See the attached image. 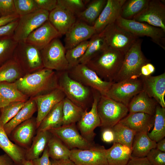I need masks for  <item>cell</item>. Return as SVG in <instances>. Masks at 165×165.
I'll list each match as a JSON object with an SVG mask.
<instances>
[{"mask_svg": "<svg viewBox=\"0 0 165 165\" xmlns=\"http://www.w3.org/2000/svg\"><path fill=\"white\" fill-rule=\"evenodd\" d=\"M14 82L18 90L29 98L59 88L57 72L45 68L25 74Z\"/></svg>", "mask_w": 165, "mask_h": 165, "instance_id": "1", "label": "cell"}, {"mask_svg": "<svg viewBox=\"0 0 165 165\" xmlns=\"http://www.w3.org/2000/svg\"><path fill=\"white\" fill-rule=\"evenodd\" d=\"M125 54L108 47L86 64L102 80L113 82L121 66Z\"/></svg>", "mask_w": 165, "mask_h": 165, "instance_id": "2", "label": "cell"}, {"mask_svg": "<svg viewBox=\"0 0 165 165\" xmlns=\"http://www.w3.org/2000/svg\"><path fill=\"white\" fill-rule=\"evenodd\" d=\"M57 72L59 88L65 97L84 110L91 107L94 100L93 90L72 79L67 71Z\"/></svg>", "mask_w": 165, "mask_h": 165, "instance_id": "3", "label": "cell"}, {"mask_svg": "<svg viewBox=\"0 0 165 165\" xmlns=\"http://www.w3.org/2000/svg\"><path fill=\"white\" fill-rule=\"evenodd\" d=\"M142 41L138 38L125 54L121 68L113 82L140 77L141 67L149 62L142 51Z\"/></svg>", "mask_w": 165, "mask_h": 165, "instance_id": "4", "label": "cell"}, {"mask_svg": "<svg viewBox=\"0 0 165 165\" xmlns=\"http://www.w3.org/2000/svg\"><path fill=\"white\" fill-rule=\"evenodd\" d=\"M97 108L102 129L113 127L129 112L127 106L104 95H101Z\"/></svg>", "mask_w": 165, "mask_h": 165, "instance_id": "5", "label": "cell"}, {"mask_svg": "<svg viewBox=\"0 0 165 165\" xmlns=\"http://www.w3.org/2000/svg\"><path fill=\"white\" fill-rule=\"evenodd\" d=\"M25 74L44 68L40 50L25 42H18L12 57Z\"/></svg>", "mask_w": 165, "mask_h": 165, "instance_id": "6", "label": "cell"}, {"mask_svg": "<svg viewBox=\"0 0 165 165\" xmlns=\"http://www.w3.org/2000/svg\"><path fill=\"white\" fill-rule=\"evenodd\" d=\"M67 71L72 79L97 91L101 95L106 96L113 83L102 80L85 64L79 63Z\"/></svg>", "mask_w": 165, "mask_h": 165, "instance_id": "7", "label": "cell"}, {"mask_svg": "<svg viewBox=\"0 0 165 165\" xmlns=\"http://www.w3.org/2000/svg\"><path fill=\"white\" fill-rule=\"evenodd\" d=\"M100 33L108 47L124 54L139 38L119 26L116 22L107 26Z\"/></svg>", "mask_w": 165, "mask_h": 165, "instance_id": "8", "label": "cell"}, {"mask_svg": "<svg viewBox=\"0 0 165 165\" xmlns=\"http://www.w3.org/2000/svg\"><path fill=\"white\" fill-rule=\"evenodd\" d=\"M119 26L138 37L147 36L152 41L165 50V32L162 29L147 23L126 20L119 16L116 21Z\"/></svg>", "mask_w": 165, "mask_h": 165, "instance_id": "9", "label": "cell"}, {"mask_svg": "<svg viewBox=\"0 0 165 165\" xmlns=\"http://www.w3.org/2000/svg\"><path fill=\"white\" fill-rule=\"evenodd\" d=\"M66 51L58 38L53 39L40 50L44 67L57 72L68 70L69 65L66 57Z\"/></svg>", "mask_w": 165, "mask_h": 165, "instance_id": "10", "label": "cell"}, {"mask_svg": "<svg viewBox=\"0 0 165 165\" xmlns=\"http://www.w3.org/2000/svg\"><path fill=\"white\" fill-rule=\"evenodd\" d=\"M142 91V83L140 77L113 82L106 96L127 107L132 99Z\"/></svg>", "mask_w": 165, "mask_h": 165, "instance_id": "11", "label": "cell"}, {"mask_svg": "<svg viewBox=\"0 0 165 165\" xmlns=\"http://www.w3.org/2000/svg\"><path fill=\"white\" fill-rule=\"evenodd\" d=\"M49 12L39 9L31 13L20 16L13 36L18 42H25L34 30L48 20Z\"/></svg>", "mask_w": 165, "mask_h": 165, "instance_id": "12", "label": "cell"}, {"mask_svg": "<svg viewBox=\"0 0 165 165\" xmlns=\"http://www.w3.org/2000/svg\"><path fill=\"white\" fill-rule=\"evenodd\" d=\"M49 131L70 150L89 149L96 145L94 141L86 139L79 133L76 124L62 125Z\"/></svg>", "mask_w": 165, "mask_h": 165, "instance_id": "13", "label": "cell"}, {"mask_svg": "<svg viewBox=\"0 0 165 165\" xmlns=\"http://www.w3.org/2000/svg\"><path fill=\"white\" fill-rule=\"evenodd\" d=\"M94 100L90 110H84L82 116L77 123V128L81 135L87 140L94 141L96 135L95 129L101 126V121L97 111V106L100 94L93 90Z\"/></svg>", "mask_w": 165, "mask_h": 165, "instance_id": "14", "label": "cell"}, {"mask_svg": "<svg viewBox=\"0 0 165 165\" xmlns=\"http://www.w3.org/2000/svg\"><path fill=\"white\" fill-rule=\"evenodd\" d=\"M104 146L96 144L90 148L71 150L69 159L76 165H108Z\"/></svg>", "mask_w": 165, "mask_h": 165, "instance_id": "15", "label": "cell"}, {"mask_svg": "<svg viewBox=\"0 0 165 165\" xmlns=\"http://www.w3.org/2000/svg\"><path fill=\"white\" fill-rule=\"evenodd\" d=\"M133 20L160 28L165 32L164 4L159 0H149L145 8Z\"/></svg>", "mask_w": 165, "mask_h": 165, "instance_id": "16", "label": "cell"}, {"mask_svg": "<svg viewBox=\"0 0 165 165\" xmlns=\"http://www.w3.org/2000/svg\"><path fill=\"white\" fill-rule=\"evenodd\" d=\"M37 129L36 118L32 117L16 127L9 138L16 145L27 149L32 143Z\"/></svg>", "mask_w": 165, "mask_h": 165, "instance_id": "17", "label": "cell"}, {"mask_svg": "<svg viewBox=\"0 0 165 165\" xmlns=\"http://www.w3.org/2000/svg\"><path fill=\"white\" fill-rule=\"evenodd\" d=\"M96 33L93 26L77 19L65 35V48L66 50L72 48L81 42L88 40Z\"/></svg>", "mask_w": 165, "mask_h": 165, "instance_id": "18", "label": "cell"}, {"mask_svg": "<svg viewBox=\"0 0 165 165\" xmlns=\"http://www.w3.org/2000/svg\"><path fill=\"white\" fill-rule=\"evenodd\" d=\"M65 97L63 92L59 88H57L47 94L32 98L37 107V114L36 118L37 128L52 108Z\"/></svg>", "mask_w": 165, "mask_h": 165, "instance_id": "19", "label": "cell"}, {"mask_svg": "<svg viewBox=\"0 0 165 165\" xmlns=\"http://www.w3.org/2000/svg\"><path fill=\"white\" fill-rule=\"evenodd\" d=\"M140 78L143 91L162 107L165 108V73L155 76L141 75Z\"/></svg>", "mask_w": 165, "mask_h": 165, "instance_id": "20", "label": "cell"}, {"mask_svg": "<svg viewBox=\"0 0 165 165\" xmlns=\"http://www.w3.org/2000/svg\"><path fill=\"white\" fill-rule=\"evenodd\" d=\"M61 36V35L48 20L32 31L25 42L40 50L53 39Z\"/></svg>", "mask_w": 165, "mask_h": 165, "instance_id": "21", "label": "cell"}, {"mask_svg": "<svg viewBox=\"0 0 165 165\" xmlns=\"http://www.w3.org/2000/svg\"><path fill=\"white\" fill-rule=\"evenodd\" d=\"M126 0H107L106 3L93 26L96 33L114 23L120 16L121 9Z\"/></svg>", "mask_w": 165, "mask_h": 165, "instance_id": "22", "label": "cell"}, {"mask_svg": "<svg viewBox=\"0 0 165 165\" xmlns=\"http://www.w3.org/2000/svg\"><path fill=\"white\" fill-rule=\"evenodd\" d=\"M76 16L61 6L49 13L48 20L62 36L65 35L75 22Z\"/></svg>", "mask_w": 165, "mask_h": 165, "instance_id": "23", "label": "cell"}, {"mask_svg": "<svg viewBox=\"0 0 165 165\" xmlns=\"http://www.w3.org/2000/svg\"><path fill=\"white\" fill-rule=\"evenodd\" d=\"M154 116L142 112L129 113L119 123L136 133L149 131L152 128Z\"/></svg>", "mask_w": 165, "mask_h": 165, "instance_id": "24", "label": "cell"}, {"mask_svg": "<svg viewBox=\"0 0 165 165\" xmlns=\"http://www.w3.org/2000/svg\"><path fill=\"white\" fill-rule=\"evenodd\" d=\"M0 148L12 159L14 165H23L26 149L12 141L0 123Z\"/></svg>", "mask_w": 165, "mask_h": 165, "instance_id": "25", "label": "cell"}, {"mask_svg": "<svg viewBox=\"0 0 165 165\" xmlns=\"http://www.w3.org/2000/svg\"><path fill=\"white\" fill-rule=\"evenodd\" d=\"M158 104L155 100L142 91L132 99L127 108L129 113L142 112L154 116Z\"/></svg>", "mask_w": 165, "mask_h": 165, "instance_id": "26", "label": "cell"}, {"mask_svg": "<svg viewBox=\"0 0 165 165\" xmlns=\"http://www.w3.org/2000/svg\"><path fill=\"white\" fill-rule=\"evenodd\" d=\"M37 111V107L35 100L32 98H29L15 116L4 126V130L9 137L16 127L32 118Z\"/></svg>", "mask_w": 165, "mask_h": 165, "instance_id": "27", "label": "cell"}, {"mask_svg": "<svg viewBox=\"0 0 165 165\" xmlns=\"http://www.w3.org/2000/svg\"><path fill=\"white\" fill-rule=\"evenodd\" d=\"M52 136L49 131H37L30 146L25 150V160L32 161L39 158L47 146Z\"/></svg>", "mask_w": 165, "mask_h": 165, "instance_id": "28", "label": "cell"}, {"mask_svg": "<svg viewBox=\"0 0 165 165\" xmlns=\"http://www.w3.org/2000/svg\"><path fill=\"white\" fill-rule=\"evenodd\" d=\"M156 142L149 137L147 132L136 133L132 144L131 156L146 157L152 149L156 148Z\"/></svg>", "mask_w": 165, "mask_h": 165, "instance_id": "29", "label": "cell"}, {"mask_svg": "<svg viewBox=\"0 0 165 165\" xmlns=\"http://www.w3.org/2000/svg\"><path fill=\"white\" fill-rule=\"evenodd\" d=\"M29 99L18 90L15 82L0 83V109L13 102H26Z\"/></svg>", "mask_w": 165, "mask_h": 165, "instance_id": "30", "label": "cell"}, {"mask_svg": "<svg viewBox=\"0 0 165 165\" xmlns=\"http://www.w3.org/2000/svg\"><path fill=\"white\" fill-rule=\"evenodd\" d=\"M132 149L119 143H113L106 149V155L108 165H127L131 157Z\"/></svg>", "mask_w": 165, "mask_h": 165, "instance_id": "31", "label": "cell"}, {"mask_svg": "<svg viewBox=\"0 0 165 165\" xmlns=\"http://www.w3.org/2000/svg\"><path fill=\"white\" fill-rule=\"evenodd\" d=\"M85 9L76 16L77 19L93 26L102 11L107 0H93L87 2Z\"/></svg>", "mask_w": 165, "mask_h": 165, "instance_id": "32", "label": "cell"}, {"mask_svg": "<svg viewBox=\"0 0 165 165\" xmlns=\"http://www.w3.org/2000/svg\"><path fill=\"white\" fill-rule=\"evenodd\" d=\"M62 101L57 104L44 117L37 131L47 130L59 127L62 125Z\"/></svg>", "mask_w": 165, "mask_h": 165, "instance_id": "33", "label": "cell"}, {"mask_svg": "<svg viewBox=\"0 0 165 165\" xmlns=\"http://www.w3.org/2000/svg\"><path fill=\"white\" fill-rule=\"evenodd\" d=\"M25 74L12 57L0 66V83L14 82Z\"/></svg>", "mask_w": 165, "mask_h": 165, "instance_id": "34", "label": "cell"}, {"mask_svg": "<svg viewBox=\"0 0 165 165\" xmlns=\"http://www.w3.org/2000/svg\"><path fill=\"white\" fill-rule=\"evenodd\" d=\"M108 47L101 34H94L90 39L86 51L79 63L86 64L91 58Z\"/></svg>", "mask_w": 165, "mask_h": 165, "instance_id": "35", "label": "cell"}, {"mask_svg": "<svg viewBox=\"0 0 165 165\" xmlns=\"http://www.w3.org/2000/svg\"><path fill=\"white\" fill-rule=\"evenodd\" d=\"M62 125L76 124L81 118L84 110L66 97L62 100Z\"/></svg>", "mask_w": 165, "mask_h": 165, "instance_id": "36", "label": "cell"}, {"mask_svg": "<svg viewBox=\"0 0 165 165\" xmlns=\"http://www.w3.org/2000/svg\"><path fill=\"white\" fill-rule=\"evenodd\" d=\"M149 137L156 143L165 137V108L158 104L154 115V122L152 130L148 133Z\"/></svg>", "mask_w": 165, "mask_h": 165, "instance_id": "37", "label": "cell"}, {"mask_svg": "<svg viewBox=\"0 0 165 165\" xmlns=\"http://www.w3.org/2000/svg\"><path fill=\"white\" fill-rule=\"evenodd\" d=\"M149 0H126L122 7L120 16L133 20L147 7Z\"/></svg>", "mask_w": 165, "mask_h": 165, "instance_id": "38", "label": "cell"}, {"mask_svg": "<svg viewBox=\"0 0 165 165\" xmlns=\"http://www.w3.org/2000/svg\"><path fill=\"white\" fill-rule=\"evenodd\" d=\"M47 147L50 157L52 160L69 159L71 150L56 137L52 135Z\"/></svg>", "mask_w": 165, "mask_h": 165, "instance_id": "39", "label": "cell"}, {"mask_svg": "<svg viewBox=\"0 0 165 165\" xmlns=\"http://www.w3.org/2000/svg\"><path fill=\"white\" fill-rule=\"evenodd\" d=\"M112 128L115 135L114 143H120L131 149L133 140L136 132L119 123Z\"/></svg>", "mask_w": 165, "mask_h": 165, "instance_id": "40", "label": "cell"}, {"mask_svg": "<svg viewBox=\"0 0 165 165\" xmlns=\"http://www.w3.org/2000/svg\"><path fill=\"white\" fill-rule=\"evenodd\" d=\"M18 43L13 36L0 37V66L12 58Z\"/></svg>", "mask_w": 165, "mask_h": 165, "instance_id": "41", "label": "cell"}, {"mask_svg": "<svg viewBox=\"0 0 165 165\" xmlns=\"http://www.w3.org/2000/svg\"><path fill=\"white\" fill-rule=\"evenodd\" d=\"M89 43V40L83 42L74 47L67 50L66 57L70 69L79 64V61L84 54Z\"/></svg>", "mask_w": 165, "mask_h": 165, "instance_id": "42", "label": "cell"}, {"mask_svg": "<svg viewBox=\"0 0 165 165\" xmlns=\"http://www.w3.org/2000/svg\"><path fill=\"white\" fill-rule=\"evenodd\" d=\"M26 102L12 103L0 109V123L3 126L13 119Z\"/></svg>", "mask_w": 165, "mask_h": 165, "instance_id": "43", "label": "cell"}, {"mask_svg": "<svg viewBox=\"0 0 165 165\" xmlns=\"http://www.w3.org/2000/svg\"><path fill=\"white\" fill-rule=\"evenodd\" d=\"M16 14L25 15L39 9L35 0H13Z\"/></svg>", "mask_w": 165, "mask_h": 165, "instance_id": "44", "label": "cell"}, {"mask_svg": "<svg viewBox=\"0 0 165 165\" xmlns=\"http://www.w3.org/2000/svg\"><path fill=\"white\" fill-rule=\"evenodd\" d=\"M57 6L63 7L75 16L86 7L82 0H57Z\"/></svg>", "mask_w": 165, "mask_h": 165, "instance_id": "45", "label": "cell"}, {"mask_svg": "<svg viewBox=\"0 0 165 165\" xmlns=\"http://www.w3.org/2000/svg\"><path fill=\"white\" fill-rule=\"evenodd\" d=\"M146 157L152 165H165V152L156 148L152 149Z\"/></svg>", "mask_w": 165, "mask_h": 165, "instance_id": "46", "label": "cell"}, {"mask_svg": "<svg viewBox=\"0 0 165 165\" xmlns=\"http://www.w3.org/2000/svg\"><path fill=\"white\" fill-rule=\"evenodd\" d=\"M16 14L13 0H0L1 16Z\"/></svg>", "mask_w": 165, "mask_h": 165, "instance_id": "47", "label": "cell"}, {"mask_svg": "<svg viewBox=\"0 0 165 165\" xmlns=\"http://www.w3.org/2000/svg\"><path fill=\"white\" fill-rule=\"evenodd\" d=\"M18 19L6 25L0 27V37L13 36L18 24Z\"/></svg>", "mask_w": 165, "mask_h": 165, "instance_id": "48", "label": "cell"}, {"mask_svg": "<svg viewBox=\"0 0 165 165\" xmlns=\"http://www.w3.org/2000/svg\"><path fill=\"white\" fill-rule=\"evenodd\" d=\"M39 9L50 12L57 6V0H35Z\"/></svg>", "mask_w": 165, "mask_h": 165, "instance_id": "49", "label": "cell"}, {"mask_svg": "<svg viewBox=\"0 0 165 165\" xmlns=\"http://www.w3.org/2000/svg\"><path fill=\"white\" fill-rule=\"evenodd\" d=\"M47 146L40 157L31 161L33 165H52Z\"/></svg>", "mask_w": 165, "mask_h": 165, "instance_id": "50", "label": "cell"}, {"mask_svg": "<svg viewBox=\"0 0 165 165\" xmlns=\"http://www.w3.org/2000/svg\"><path fill=\"white\" fill-rule=\"evenodd\" d=\"M101 139L105 142L114 143L115 135L112 128H106L102 129Z\"/></svg>", "mask_w": 165, "mask_h": 165, "instance_id": "51", "label": "cell"}, {"mask_svg": "<svg viewBox=\"0 0 165 165\" xmlns=\"http://www.w3.org/2000/svg\"><path fill=\"white\" fill-rule=\"evenodd\" d=\"M155 71L154 66L150 62L144 65L141 68V75L148 76L151 75Z\"/></svg>", "mask_w": 165, "mask_h": 165, "instance_id": "52", "label": "cell"}, {"mask_svg": "<svg viewBox=\"0 0 165 165\" xmlns=\"http://www.w3.org/2000/svg\"><path fill=\"white\" fill-rule=\"evenodd\" d=\"M127 165H152L146 157L135 158L131 156Z\"/></svg>", "mask_w": 165, "mask_h": 165, "instance_id": "53", "label": "cell"}, {"mask_svg": "<svg viewBox=\"0 0 165 165\" xmlns=\"http://www.w3.org/2000/svg\"><path fill=\"white\" fill-rule=\"evenodd\" d=\"M20 16L15 14L6 16L0 17V27L6 25L13 21L18 19Z\"/></svg>", "mask_w": 165, "mask_h": 165, "instance_id": "54", "label": "cell"}, {"mask_svg": "<svg viewBox=\"0 0 165 165\" xmlns=\"http://www.w3.org/2000/svg\"><path fill=\"white\" fill-rule=\"evenodd\" d=\"M0 165H14L12 159L7 154L0 155Z\"/></svg>", "mask_w": 165, "mask_h": 165, "instance_id": "55", "label": "cell"}, {"mask_svg": "<svg viewBox=\"0 0 165 165\" xmlns=\"http://www.w3.org/2000/svg\"><path fill=\"white\" fill-rule=\"evenodd\" d=\"M52 165H76L69 159L59 160H52Z\"/></svg>", "mask_w": 165, "mask_h": 165, "instance_id": "56", "label": "cell"}, {"mask_svg": "<svg viewBox=\"0 0 165 165\" xmlns=\"http://www.w3.org/2000/svg\"><path fill=\"white\" fill-rule=\"evenodd\" d=\"M156 148L161 151L165 152V139L164 138L156 143Z\"/></svg>", "mask_w": 165, "mask_h": 165, "instance_id": "57", "label": "cell"}, {"mask_svg": "<svg viewBox=\"0 0 165 165\" xmlns=\"http://www.w3.org/2000/svg\"><path fill=\"white\" fill-rule=\"evenodd\" d=\"M23 165H33L31 161L25 160L23 163Z\"/></svg>", "mask_w": 165, "mask_h": 165, "instance_id": "58", "label": "cell"}, {"mask_svg": "<svg viewBox=\"0 0 165 165\" xmlns=\"http://www.w3.org/2000/svg\"><path fill=\"white\" fill-rule=\"evenodd\" d=\"M1 16L0 15V17Z\"/></svg>", "mask_w": 165, "mask_h": 165, "instance_id": "59", "label": "cell"}]
</instances>
